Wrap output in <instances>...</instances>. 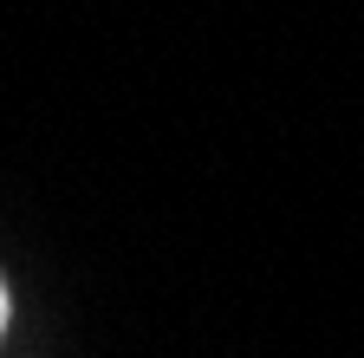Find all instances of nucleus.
Returning a JSON list of instances; mask_svg holds the SVG:
<instances>
[{"label": "nucleus", "instance_id": "f257e3e1", "mask_svg": "<svg viewBox=\"0 0 364 358\" xmlns=\"http://www.w3.org/2000/svg\"><path fill=\"white\" fill-rule=\"evenodd\" d=\"M7 312H14V300H7V280H0V332H7Z\"/></svg>", "mask_w": 364, "mask_h": 358}]
</instances>
